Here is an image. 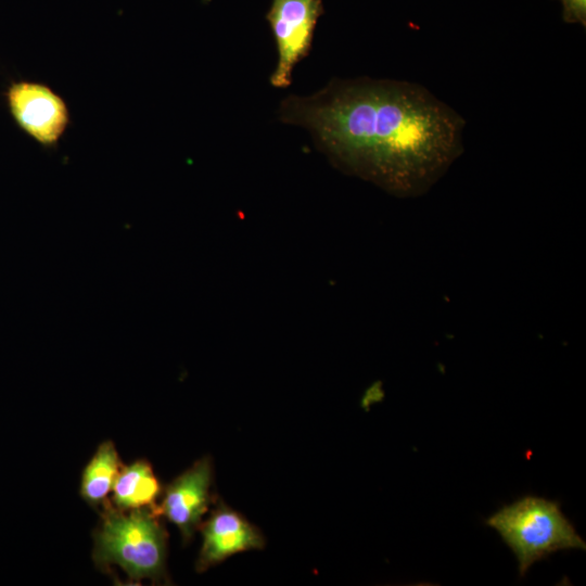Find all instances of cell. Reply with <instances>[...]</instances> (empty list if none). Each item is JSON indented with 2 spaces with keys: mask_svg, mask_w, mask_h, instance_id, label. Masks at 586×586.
<instances>
[{
  "mask_svg": "<svg viewBox=\"0 0 586 586\" xmlns=\"http://www.w3.org/2000/svg\"><path fill=\"white\" fill-rule=\"evenodd\" d=\"M278 118L306 129L346 171L399 196L426 192L463 151L464 119L410 81L336 78L283 99Z\"/></svg>",
  "mask_w": 586,
  "mask_h": 586,
  "instance_id": "cell-1",
  "label": "cell"
},
{
  "mask_svg": "<svg viewBox=\"0 0 586 586\" xmlns=\"http://www.w3.org/2000/svg\"><path fill=\"white\" fill-rule=\"evenodd\" d=\"M151 509L119 510L109 500L93 532L92 559L107 572L119 566L132 582L166 579L167 533Z\"/></svg>",
  "mask_w": 586,
  "mask_h": 586,
  "instance_id": "cell-2",
  "label": "cell"
},
{
  "mask_svg": "<svg viewBox=\"0 0 586 586\" xmlns=\"http://www.w3.org/2000/svg\"><path fill=\"white\" fill-rule=\"evenodd\" d=\"M485 523L498 532L514 553L520 576L556 551L586 549L560 504L543 497L524 496L501 507Z\"/></svg>",
  "mask_w": 586,
  "mask_h": 586,
  "instance_id": "cell-3",
  "label": "cell"
},
{
  "mask_svg": "<svg viewBox=\"0 0 586 586\" xmlns=\"http://www.w3.org/2000/svg\"><path fill=\"white\" fill-rule=\"evenodd\" d=\"M324 9L322 0H271L266 20L277 50V63L270 85L286 88L293 71L306 58L313 46L314 34Z\"/></svg>",
  "mask_w": 586,
  "mask_h": 586,
  "instance_id": "cell-4",
  "label": "cell"
},
{
  "mask_svg": "<svg viewBox=\"0 0 586 586\" xmlns=\"http://www.w3.org/2000/svg\"><path fill=\"white\" fill-rule=\"evenodd\" d=\"M9 111L17 126L46 148L56 145L69 124L64 99L49 86L21 80L5 92Z\"/></svg>",
  "mask_w": 586,
  "mask_h": 586,
  "instance_id": "cell-5",
  "label": "cell"
},
{
  "mask_svg": "<svg viewBox=\"0 0 586 586\" xmlns=\"http://www.w3.org/2000/svg\"><path fill=\"white\" fill-rule=\"evenodd\" d=\"M212 476L211 459L204 457L198 460L166 486L162 502L157 506L158 515H165L179 528L184 543L192 538L207 511Z\"/></svg>",
  "mask_w": 586,
  "mask_h": 586,
  "instance_id": "cell-6",
  "label": "cell"
},
{
  "mask_svg": "<svg viewBox=\"0 0 586 586\" xmlns=\"http://www.w3.org/2000/svg\"><path fill=\"white\" fill-rule=\"evenodd\" d=\"M201 526L203 543L196 561V571L203 572L228 557L265 545L258 528L224 504L212 512Z\"/></svg>",
  "mask_w": 586,
  "mask_h": 586,
  "instance_id": "cell-7",
  "label": "cell"
},
{
  "mask_svg": "<svg viewBox=\"0 0 586 586\" xmlns=\"http://www.w3.org/2000/svg\"><path fill=\"white\" fill-rule=\"evenodd\" d=\"M112 492V505L119 510L151 509L157 513L161 483L144 459L122 467Z\"/></svg>",
  "mask_w": 586,
  "mask_h": 586,
  "instance_id": "cell-8",
  "label": "cell"
},
{
  "mask_svg": "<svg viewBox=\"0 0 586 586\" xmlns=\"http://www.w3.org/2000/svg\"><path fill=\"white\" fill-rule=\"evenodd\" d=\"M122 467L114 444L111 441L101 443L82 471L81 498L93 508H102Z\"/></svg>",
  "mask_w": 586,
  "mask_h": 586,
  "instance_id": "cell-9",
  "label": "cell"
},
{
  "mask_svg": "<svg viewBox=\"0 0 586 586\" xmlns=\"http://www.w3.org/2000/svg\"><path fill=\"white\" fill-rule=\"evenodd\" d=\"M562 4V18L569 24L586 27V0H559Z\"/></svg>",
  "mask_w": 586,
  "mask_h": 586,
  "instance_id": "cell-10",
  "label": "cell"
}]
</instances>
